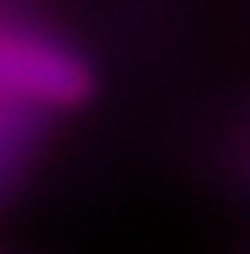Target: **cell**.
<instances>
[{
  "label": "cell",
  "instance_id": "1",
  "mask_svg": "<svg viewBox=\"0 0 250 254\" xmlns=\"http://www.w3.org/2000/svg\"><path fill=\"white\" fill-rule=\"evenodd\" d=\"M95 94V62L74 41L33 21H0V103L33 119L74 115Z\"/></svg>",
  "mask_w": 250,
  "mask_h": 254
},
{
  "label": "cell",
  "instance_id": "2",
  "mask_svg": "<svg viewBox=\"0 0 250 254\" xmlns=\"http://www.w3.org/2000/svg\"><path fill=\"white\" fill-rule=\"evenodd\" d=\"M17 123H29V115L12 111L8 103H0V181L8 177V164H12V156L21 152V131H17Z\"/></svg>",
  "mask_w": 250,
  "mask_h": 254
}]
</instances>
